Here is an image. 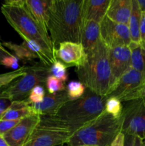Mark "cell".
I'll return each mask as SVG.
<instances>
[{
	"label": "cell",
	"mask_w": 145,
	"mask_h": 146,
	"mask_svg": "<svg viewBox=\"0 0 145 146\" xmlns=\"http://www.w3.org/2000/svg\"><path fill=\"white\" fill-rule=\"evenodd\" d=\"M133 146H145L143 139L138 135H134Z\"/></svg>",
	"instance_id": "36"
},
{
	"label": "cell",
	"mask_w": 145,
	"mask_h": 146,
	"mask_svg": "<svg viewBox=\"0 0 145 146\" xmlns=\"http://www.w3.org/2000/svg\"><path fill=\"white\" fill-rule=\"evenodd\" d=\"M137 2L140 7L141 11L145 12V0H137Z\"/></svg>",
	"instance_id": "37"
},
{
	"label": "cell",
	"mask_w": 145,
	"mask_h": 146,
	"mask_svg": "<svg viewBox=\"0 0 145 146\" xmlns=\"http://www.w3.org/2000/svg\"><path fill=\"white\" fill-rule=\"evenodd\" d=\"M80 82L87 89L102 97H107L112 87V71L109 48L102 39L87 53L85 62L75 69Z\"/></svg>",
	"instance_id": "2"
},
{
	"label": "cell",
	"mask_w": 145,
	"mask_h": 146,
	"mask_svg": "<svg viewBox=\"0 0 145 146\" xmlns=\"http://www.w3.org/2000/svg\"><path fill=\"white\" fill-rule=\"evenodd\" d=\"M109 63L112 71V88L120 77L132 68L129 46H123L109 48Z\"/></svg>",
	"instance_id": "13"
},
{
	"label": "cell",
	"mask_w": 145,
	"mask_h": 146,
	"mask_svg": "<svg viewBox=\"0 0 145 146\" xmlns=\"http://www.w3.org/2000/svg\"><path fill=\"white\" fill-rule=\"evenodd\" d=\"M124 106L122 102L117 98L110 97L107 98L105 101V111L114 117H119L122 115Z\"/></svg>",
	"instance_id": "25"
},
{
	"label": "cell",
	"mask_w": 145,
	"mask_h": 146,
	"mask_svg": "<svg viewBox=\"0 0 145 146\" xmlns=\"http://www.w3.org/2000/svg\"><path fill=\"white\" fill-rule=\"evenodd\" d=\"M32 114L36 113H35L31 104L27 99L12 101L1 120H21Z\"/></svg>",
	"instance_id": "19"
},
{
	"label": "cell",
	"mask_w": 145,
	"mask_h": 146,
	"mask_svg": "<svg viewBox=\"0 0 145 146\" xmlns=\"http://www.w3.org/2000/svg\"><path fill=\"white\" fill-rule=\"evenodd\" d=\"M74 133L56 116H41V120L23 146H63Z\"/></svg>",
	"instance_id": "6"
},
{
	"label": "cell",
	"mask_w": 145,
	"mask_h": 146,
	"mask_svg": "<svg viewBox=\"0 0 145 146\" xmlns=\"http://www.w3.org/2000/svg\"><path fill=\"white\" fill-rule=\"evenodd\" d=\"M1 11L7 22L23 39H29L39 44L51 61H56L54 48L48 31L42 28L32 17L25 0H8L1 6Z\"/></svg>",
	"instance_id": "3"
},
{
	"label": "cell",
	"mask_w": 145,
	"mask_h": 146,
	"mask_svg": "<svg viewBox=\"0 0 145 146\" xmlns=\"http://www.w3.org/2000/svg\"><path fill=\"white\" fill-rule=\"evenodd\" d=\"M87 88L80 81H71L66 86V92L71 101L81 98L85 94Z\"/></svg>",
	"instance_id": "23"
},
{
	"label": "cell",
	"mask_w": 145,
	"mask_h": 146,
	"mask_svg": "<svg viewBox=\"0 0 145 146\" xmlns=\"http://www.w3.org/2000/svg\"><path fill=\"white\" fill-rule=\"evenodd\" d=\"M125 146H133L134 135H129V134H125Z\"/></svg>",
	"instance_id": "35"
},
{
	"label": "cell",
	"mask_w": 145,
	"mask_h": 146,
	"mask_svg": "<svg viewBox=\"0 0 145 146\" xmlns=\"http://www.w3.org/2000/svg\"><path fill=\"white\" fill-rule=\"evenodd\" d=\"M79 146H96V145H79Z\"/></svg>",
	"instance_id": "41"
},
{
	"label": "cell",
	"mask_w": 145,
	"mask_h": 146,
	"mask_svg": "<svg viewBox=\"0 0 145 146\" xmlns=\"http://www.w3.org/2000/svg\"><path fill=\"white\" fill-rule=\"evenodd\" d=\"M2 44L4 47H7L9 49L12 51L15 54V56H16L18 60H21L24 64L34 62V60L37 58L33 53H31L28 48H26L22 44L18 45V44H14L11 41L2 42Z\"/></svg>",
	"instance_id": "22"
},
{
	"label": "cell",
	"mask_w": 145,
	"mask_h": 146,
	"mask_svg": "<svg viewBox=\"0 0 145 146\" xmlns=\"http://www.w3.org/2000/svg\"><path fill=\"white\" fill-rule=\"evenodd\" d=\"M141 99H142V102H143L144 106V107H145V87H144V88L143 91H142V96H141Z\"/></svg>",
	"instance_id": "39"
},
{
	"label": "cell",
	"mask_w": 145,
	"mask_h": 146,
	"mask_svg": "<svg viewBox=\"0 0 145 146\" xmlns=\"http://www.w3.org/2000/svg\"><path fill=\"white\" fill-rule=\"evenodd\" d=\"M13 54L7 51L5 47L3 46L2 42L0 40V65H3L4 61L9 57L12 56Z\"/></svg>",
	"instance_id": "32"
},
{
	"label": "cell",
	"mask_w": 145,
	"mask_h": 146,
	"mask_svg": "<svg viewBox=\"0 0 145 146\" xmlns=\"http://www.w3.org/2000/svg\"><path fill=\"white\" fill-rule=\"evenodd\" d=\"M0 146H9L8 143L6 141L3 135H0Z\"/></svg>",
	"instance_id": "38"
},
{
	"label": "cell",
	"mask_w": 145,
	"mask_h": 146,
	"mask_svg": "<svg viewBox=\"0 0 145 146\" xmlns=\"http://www.w3.org/2000/svg\"><path fill=\"white\" fill-rule=\"evenodd\" d=\"M51 3V0H25L26 7L30 14L46 31H48V26Z\"/></svg>",
	"instance_id": "17"
},
{
	"label": "cell",
	"mask_w": 145,
	"mask_h": 146,
	"mask_svg": "<svg viewBox=\"0 0 145 146\" xmlns=\"http://www.w3.org/2000/svg\"><path fill=\"white\" fill-rule=\"evenodd\" d=\"M45 90L43 85H37L32 89L30 93L29 96L27 98V100L31 104H38L41 102L45 97Z\"/></svg>",
	"instance_id": "28"
},
{
	"label": "cell",
	"mask_w": 145,
	"mask_h": 146,
	"mask_svg": "<svg viewBox=\"0 0 145 146\" xmlns=\"http://www.w3.org/2000/svg\"><path fill=\"white\" fill-rule=\"evenodd\" d=\"M124 133L142 138L145 133V107L142 99L126 102L123 108Z\"/></svg>",
	"instance_id": "9"
},
{
	"label": "cell",
	"mask_w": 145,
	"mask_h": 146,
	"mask_svg": "<svg viewBox=\"0 0 145 146\" xmlns=\"http://www.w3.org/2000/svg\"><path fill=\"white\" fill-rule=\"evenodd\" d=\"M128 46L131 52L132 68L145 74V44L132 41Z\"/></svg>",
	"instance_id": "20"
},
{
	"label": "cell",
	"mask_w": 145,
	"mask_h": 146,
	"mask_svg": "<svg viewBox=\"0 0 145 146\" xmlns=\"http://www.w3.org/2000/svg\"><path fill=\"white\" fill-rule=\"evenodd\" d=\"M144 87L145 74L131 68L117 81L106 98L114 97L121 102H129L141 98Z\"/></svg>",
	"instance_id": "8"
},
{
	"label": "cell",
	"mask_w": 145,
	"mask_h": 146,
	"mask_svg": "<svg viewBox=\"0 0 145 146\" xmlns=\"http://www.w3.org/2000/svg\"><path fill=\"white\" fill-rule=\"evenodd\" d=\"M106 99L86 89L81 98L66 103L55 116L75 133L105 111Z\"/></svg>",
	"instance_id": "5"
},
{
	"label": "cell",
	"mask_w": 145,
	"mask_h": 146,
	"mask_svg": "<svg viewBox=\"0 0 145 146\" xmlns=\"http://www.w3.org/2000/svg\"><path fill=\"white\" fill-rule=\"evenodd\" d=\"M49 75L50 68L43 64H35L27 66L25 74L0 91V95L11 101L27 99L33 88L37 85L45 84Z\"/></svg>",
	"instance_id": "7"
},
{
	"label": "cell",
	"mask_w": 145,
	"mask_h": 146,
	"mask_svg": "<svg viewBox=\"0 0 145 146\" xmlns=\"http://www.w3.org/2000/svg\"><path fill=\"white\" fill-rule=\"evenodd\" d=\"M123 122V113L119 117H114L104 111L95 119L74 133L66 144L68 146H110L122 131Z\"/></svg>",
	"instance_id": "4"
},
{
	"label": "cell",
	"mask_w": 145,
	"mask_h": 146,
	"mask_svg": "<svg viewBox=\"0 0 145 146\" xmlns=\"http://www.w3.org/2000/svg\"><path fill=\"white\" fill-rule=\"evenodd\" d=\"M45 85L46 86L48 93L51 94H56V93H59L66 90L65 83L51 75H49L47 77Z\"/></svg>",
	"instance_id": "26"
},
{
	"label": "cell",
	"mask_w": 145,
	"mask_h": 146,
	"mask_svg": "<svg viewBox=\"0 0 145 146\" xmlns=\"http://www.w3.org/2000/svg\"><path fill=\"white\" fill-rule=\"evenodd\" d=\"M3 66L8 68H11L14 70H17L20 68L19 64H18V58L14 55L12 56L9 57L4 61Z\"/></svg>",
	"instance_id": "30"
},
{
	"label": "cell",
	"mask_w": 145,
	"mask_h": 146,
	"mask_svg": "<svg viewBox=\"0 0 145 146\" xmlns=\"http://www.w3.org/2000/svg\"><path fill=\"white\" fill-rule=\"evenodd\" d=\"M125 135L123 132H120L117 135L110 146H125Z\"/></svg>",
	"instance_id": "34"
},
{
	"label": "cell",
	"mask_w": 145,
	"mask_h": 146,
	"mask_svg": "<svg viewBox=\"0 0 145 146\" xmlns=\"http://www.w3.org/2000/svg\"><path fill=\"white\" fill-rule=\"evenodd\" d=\"M132 9V0H110L106 17L118 24L128 26Z\"/></svg>",
	"instance_id": "16"
},
{
	"label": "cell",
	"mask_w": 145,
	"mask_h": 146,
	"mask_svg": "<svg viewBox=\"0 0 145 146\" xmlns=\"http://www.w3.org/2000/svg\"><path fill=\"white\" fill-rule=\"evenodd\" d=\"M100 39V24L94 21H82L81 42L85 53H88Z\"/></svg>",
	"instance_id": "18"
},
{
	"label": "cell",
	"mask_w": 145,
	"mask_h": 146,
	"mask_svg": "<svg viewBox=\"0 0 145 146\" xmlns=\"http://www.w3.org/2000/svg\"><path fill=\"white\" fill-rule=\"evenodd\" d=\"M142 138L143 139V141H144V145H145V133L143 134V136H142Z\"/></svg>",
	"instance_id": "40"
},
{
	"label": "cell",
	"mask_w": 145,
	"mask_h": 146,
	"mask_svg": "<svg viewBox=\"0 0 145 146\" xmlns=\"http://www.w3.org/2000/svg\"><path fill=\"white\" fill-rule=\"evenodd\" d=\"M21 120H0V135H4L12 129Z\"/></svg>",
	"instance_id": "29"
},
{
	"label": "cell",
	"mask_w": 145,
	"mask_h": 146,
	"mask_svg": "<svg viewBox=\"0 0 145 146\" xmlns=\"http://www.w3.org/2000/svg\"><path fill=\"white\" fill-rule=\"evenodd\" d=\"M11 103H12V101H10L9 98L0 95V120L1 119L4 113L10 107Z\"/></svg>",
	"instance_id": "31"
},
{
	"label": "cell",
	"mask_w": 145,
	"mask_h": 146,
	"mask_svg": "<svg viewBox=\"0 0 145 146\" xmlns=\"http://www.w3.org/2000/svg\"><path fill=\"white\" fill-rule=\"evenodd\" d=\"M139 33H140L141 42H143L145 44V12L144 11H142V13H141Z\"/></svg>",
	"instance_id": "33"
},
{
	"label": "cell",
	"mask_w": 145,
	"mask_h": 146,
	"mask_svg": "<svg viewBox=\"0 0 145 146\" xmlns=\"http://www.w3.org/2000/svg\"><path fill=\"white\" fill-rule=\"evenodd\" d=\"M66 91L54 94H46L41 102L31 104L35 113L47 116H55L66 103L70 101Z\"/></svg>",
	"instance_id": "14"
},
{
	"label": "cell",
	"mask_w": 145,
	"mask_h": 146,
	"mask_svg": "<svg viewBox=\"0 0 145 146\" xmlns=\"http://www.w3.org/2000/svg\"><path fill=\"white\" fill-rule=\"evenodd\" d=\"M50 75L53 76L64 83L68 80L67 67L58 60H56V61L50 67Z\"/></svg>",
	"instance_id": "27"
},
{
	"label": "cell",
	"mask_w": 145,
	"mask_h": 146,
	"mask_svg": "<svg viewBox=\"0 0 145 146\" xmlns=\"http://www.w3.org/2000/svg\"><path fill=\"white\" fill-rule=\"evenodd\" d=\"M100 38L109 48L129 45L132 40L127 25L118 24L105 17L100 24Z\"/></svg>",
	"instance_id": "10"
},
{
	"label": "cell",
	"mask_w": 145,
	"mask_h": 146,
	"mask_svg": "<svg viewBox=\"0 0 145 146\" xmlns=\"http://www.w3.org/2000/svg\"><path fill=\"white\" fill-rule=\"evenodd\" d=\"M141 13L142 11L137 2V0H132V14L128 24L131 40L132 42L139 43L141 41L140 33H139Z\"/></svg>",
	"instance_id": "21"
},
{
	"label": "cell",
	"mask_w": 145,
	"mask_h": 146,
	"mask_svg": "<svg viewBox=\"0 0 145 146\" xmlns=\"http://www.w3.org/2000/svg\"><path fill=\"white\" fill-rule=\"evenodd\" d=\"M41 120V115L32 114L21 119L3 137L9 146H23Z\"/></svg>",
	"instance_id": "11"
},
{
	"label": "cell",
	"mask_w": 145,
	"mask_h": 146,
	"mask_svg": "<svg viewBox=\"0 0 145 146\" xmlns=\"http://www.w3.org/2000/svg\"><path fill=\"white\" fill-rule=\"evenodd\" d=\"M56 60L61 61L65 66L79 67L85 62L87 54L80 43L65 41L59 44L54 51Z\"/></svg>",
	"instance_id": "12"
},
{
	"label": "cell",
	"mask_w": 145,
	"mask_h": 146,
	"mask_svg": "<svg viewBox=\"0 0 145 146\" xmlns=\"http://www.w3.org/2000/svg\"><path fill=\"white\" fill-rule=\"evenodd\" d=\"M84 0H51L48 30L54 48L65 41L80 43Z\"/></svg>",
	"instance_id": "1"
},
{
	"label": "cell",
	"mask_w": 145,
	"mask_h": 146,
	"mask_svg": "<svg viewBox=\"0 0 145 146\" xmlns=\"http://www.w3.org/2000/svg\"><path fill=\"white\" fill-rule=\"evenodd\" d=\"M110 0H84L82 21H94L100 24L106 17Z\"/></svg>",
	"instance_id": "15"
},
{
	"label": "cell",
	"mask_w": 145,
	"mask_h": 146,
	"mask_svg": "<svg viewBox=\"0 0 145 146\" xmlns=\"http://www.w3.org/2000/svg\"><path fill=\"white\" fill-rule=\"evenodd\" d=\"M27 66H23L20 67L18 69L14 70L11 72L5 73V74H0V88L7 87L10 84L16 80L17 78H20L25 74L26 71Z\"/></svg>",
	"instance_id": "24"
}]
</instances>
